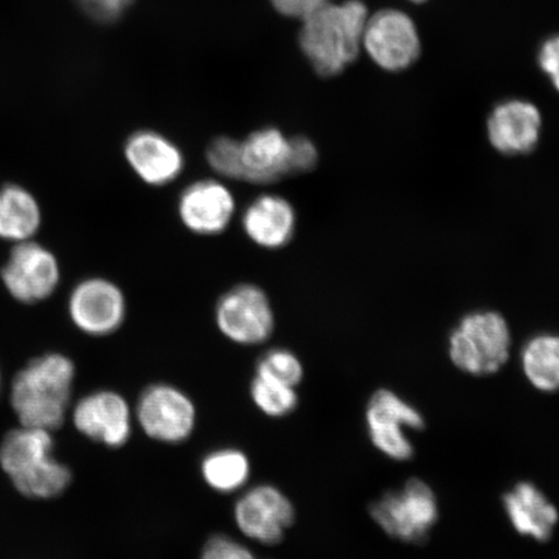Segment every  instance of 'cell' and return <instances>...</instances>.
Instances as JSON below:
<instances>
[{
    "instance_id": "cell-28",
    "label": "cell",
    "mask_w": 559,
    "mask_h": 559,
    "mask_svg": "<svg viewBox=\"0 0 559 559\" xmlns=\"http://www.w3.org/2000/svg\"><path fill=\"white\" fill-rule=\"evenodd\" d=\"M134 0H75L80 9L100 23H114Z\"/></svg>"
},
{
    "instance_id": "cell-8",
    "label": "cell",
    "mask_w": 559,
    "mask_h": 559,
    "mask_svg": "<svg viewBox=\"0 0 559 559\" xmlns=\"http://www.w3.org/2000/svg\"><path fill=\"white\" fill-rule=\"evenodd\" d=\"M68 312L76 330L91 337H107L123 326L129 312L128 298L114 280L87 277L70 292Z\"/></svg>"
},
{
    "instance_id": "cell-20",
    "label": "cell",
    "mask_w": 559,
    "mask_h": 559,
    "mask_svg": "<svg viewBox=\"0 0 559 559\" xmlns=\"http://www.w3.org/2000/svg\"><path fill=\"white\" fill-rule=\"evenodd\" d=\"M41 226V209L26 188H0V239L12 242L32 240Z\"/></svg>"
},
{
    "instance_id": "cell-26",
    "label": "cell",
    "mask_w": 559,
    "mask_h": 559,
    "mask_svg": "<svg viewBox=\"0 0 559 559\" xmlns=\"http://www.w3.org/2000/svg\"><path fill=\"white\" fill-rule=\"evenodd\" d=\"M200 559H260L248 545L228 535L216 534L205 543Z\"/></svg>"
},
{
    "instance_id": "cell-17",
    "label": "cell",
    "mask_w": 559,
    "mask_h": 559,
    "mask_svg": "<svg viewBox=\"0 0 559 559\" xmlns=\"http://www.w3.org/2000/svg\"><path fill=\"white\" fill-rule=\"evenodd\" d=\"M240 223L243 235L257 248L282 250L295 239L298 214L285 195L264 192L243 207Z\"/></svg>"
},
{
    "instance_id": "cell-27",
    "label": "cell",
    "mask_w": 559,
    "mask_h": 559,
    "mask_svg": "<svg viewBox=\"0 0 559 559\" xmlns=\"http://www.w3.org/2000/svg\"><path fill=\"white\" fill-rule=\"evenodd\" d=\"M320 159L318 145L305 135L292 136V177L317 169Z\"/></svg>"
},
{
    "instance_id": "cell-24",
    "label": "cell",
    "mask_w": 559,
    "mask_h": 559,
    "mask_svg": "<svg viewBox=\"0 0 559 559\" xmlns=\"http://www.w3.org/2000/svg\"><path fill=\"white\" fill-rule=\"evenodd\" d=\"M255 376L298 388L305 377L304 362L289 348H270L258 359Z\"/></svg>"
},
{
    "instance_id": "cell-12",
    "label": "cell",
    "mask_w": 559,
    "mask_h": 559,
    "mask_svg": "<svg viewBox=\"0 0 559 559\" xmlns=\"http://www.w3.org/2000/svg\"><path fill=\"white\" fill-rule=\"evenodd\" d=\"M362 45L377 66L393 73L414 64L421 51L414 20L400 10H382L368 19Z\"/></svg>"
},
{
    "instance_id": "cell-31",
    "label": "cell",
    "mask_w": 559,
    "mask_h": 559,
    "mask_svg": "<svg viewBox=\"0 0 559 559\" xmlns=\"http://www.w3.org/2000/svg\"><path fill=\"white\" fill-rule=\"evenodd\" d=\"M411 2L419 3V2H425V0H411Z\"/></svg>"
},
{
    "instance_id": "cell-23",
    "label": "cell",
    "mask_w": 559,
    "mask_h": 559,
    "mask_svg": "<svg viewBox=\"0 0 559 559\" xmlns=\"http://www.w3.org/2000/svg\"><path fill=\"white\" fill-rule=\"evenodd\" d=\"M250 397L257 409L270 418L292 415L299 403L297 388L255 374L250 383Z\"/></svg>"
},
{
    "instance_id": "cell-16",
    "label": "cell",
    "mask_w": 559,
    "mask_h": 559,
    "mask_svg": "<svg viewBox=\"0 0 559 559\" xmlns=\"http://www.w3.org/2000/svg\"><path fill=\"white\" fill-rule=\"evenodd\" d=\"M543 117L535 104L510 99L496 105L487 120V138L504 156H526L540 143Z\"/></svg>"
},
{
    "instance_id": "cell-7",
    "label": "cell",
    "mask_w": 559,
    "mask_h": 559,
    "mask_svg": "<svg viewBox=\"0 0 559 559\" xmlns=\"http://www.w3.org/2000/svg\"><path fill=\"white\" fill-rule=\"evenodd\" d=\"M234 522L247 539L277 545L296 522V507L289 496L274 485L245 489L234 506Z\"/></svg>"
},
{
    "instance_id": "cell-19",
    "label": "cell",
    "mask_w": 559,
    "mask_h": 559,
    "mask_svg": "<svg viewBox=\"0 0 559 559\" xmlns=\"http://www.w3.org/2000/svg\"><path fill=\"white\" fill-rule=\"evenodd\" d=\"M510 521L522 535L547 542L558 522L557 509L540 489L531 484H520L504 498Z\"/></svg>"
},
{
    "instance_id": "cell-6",
    "label": "cell",
    "mask_w": 559,
    "mask_h": 559,
    "mask_svg": "<svg viewBox=\"0 0 559 559\" xmlns=\"http://www.w3.org/2000/svg\"><path fill=\"white\" fill-rule=\"evenodd\" d=\"M135 423L146 437L163 444L186 443L198 426V408L186 391L153 383L138 397Z\"/></svg>"
},
{
    "instance_id": "cell-11",
    "label": "cell",
    "mask_w": 559,
    "mask_h": 559,
    "mask_svg": "<svg viewBox=\"0 0 559 559\" xmlns=\"http://www.w3.org/2000/svg\"><path fill=\"white\" fill-rule=\"evenodd\" d=\"M177 213L188 233L216 237L225 234L233 225L237 201L226 180L202 178L191 181L181 190Z\"/></svg>"
},
{
    "instance_id": "cell-22",
    "label": "cell",
    "mask_w": 559,
    "mask_h": 559,
    "mask_svg": "<svg viewBox=\"0 0 559 559\" xmlns=\"http://www.w3.org/2000/svg\"><path fill=\"white\" fill-rule=\"evenodd\" d=\"M522 367L536 389L554 393L559 390V335L539 334L522 349Z\"/></svg>"
},
{
    "instance_id": "cell-4",
    "label": "cell",
    "mask_w": 559,
    "mask_h": 559,
    "mask_svg": "<svg viewBox=\"0 0 559 559\" xmlns=\"http://www.w3.org/2000/svg\"><path fill=\"white\" fill-rule=\"evenodd\" d=\"M512 334L501 313H467L450 335L453 365L466 373L487 376L498 372L509 359Z\"/></svg>"
},
{
    "instance_id": "cell-18",
    "label": "cell",
    "mask_w": 559,
    "mask_h": 559,
    "mask_svg": "<svg viewBox=\"0 0 559 559\" xmlns=\"http://www.w3.org/2000/svg\"><path fill=\"white\" fill-rule=\"evenodd\" d=\"M242 181L269 186L292 177V136L275 126L240 139Z\"/></svg>"
},
{
    "instance_id": "cell-14",
    "label": "cell",
    "mask_w": 559,
    "mask_h": 559,
    "mask_svg": "<svg viewBox=\"0 0 559 559\" xmlns=\"http://www.w3.org/2000/svg\"><path fill=\"white\" fill-rule=\"evenodd\" d=\"M73 419L82 436L109 449L129 443L134 429V409L116 391L100 390L76 403Z\"/></svg>"
},
{
    "instance_id": "cell-5",
    "label": "cell",
    "mask_w": 559,
    "mask_h": 559,
    "mask_svg": "<svg viewBox=\"0 0 559 559\" xmlns=\"http://www.w3.org/2000/svg\"><path fill=\"white\" fill-rule=\"evenodd\" d=\"M214 321L219 333L239 346H260L276 330L272 300L260 285L240 283L230 286L216 300Z\"/></svg>"
},
{
    "instance_id": "cell-15",
    "label": "cell",
    "mask_w": 559,
    "mask_h": 559,
    "mask_svg": "<svg viewBox=\"0 0 559 559\" xmlns=\"http://www.w3.org/2000/svg\"><path fill=\"white\" fill-rule=\"evenodd\" d=\"M367 428L377 449L391 459L404 461L414 454L405 429H423L424 419L416 408L400 396L380 390L368 403Z\"/></svg>"
},
{
    "instance_id": "cell-25",
    "label": "cell",
    "mask_w": 559,
    "mask_h": 559,
    "mask_svg": "<svg viewBox=\"0 0 559 559\" xmlns=\"http://www.w3.org/2000/svg\"><path fill=\"white\" fill-rule=\"evenodd\" d=\"M205 159L216 178L242 181L240 139L215 136L206 146Z\"/></svg>"
},
{
    "instance_id": "cell-10",
    "label": "cell",
    "mask_w": 559,
    "mask_h": 559,
    "mask_svg": "<svg viewBox=\"0 0 559 559\" xmlns=\"http://www.w3.org/2000/svg\"><path fill=\"white\" fill-rule=\"evenodd\" d=\"M0 277L12 298L34 305L50 298L58 289L61 270L51 250L27 240L13 245Z\"/></svg>"
},
{
    "instance_id": "cell-30",
    "label": "cell",
    "mask_w": 559,
    "mask_h": 559,
    "mask_svg": "<svg viewBox=\"0 0 559 559\" xmlns=\"http://www.w3.org/2000/svg\"><path fill=\"white\" fill-rule=\"evenodd\" d=\"M331 0H272L275 9L289 17L305 19Z\"/></svg>"
},
{
    "instance_id": "cell-21",
    "label": "cell",
    "mask_w": 559,
    "mask_h": 559,
    "mask_svg": "<svg viewBox=\"0 0 559 559\" xmlns=\"http://www.w3.org/2000/svg\"><path fill=\"white\" fill-rule=\"evenodd\" d=\"M200 473L210 489L216 493L230 495L242 491L249 484L251 463L243 451L225 447L205 454Z\"/></svg>"
},
{
    "instance_id": "cell-3",
    "label": "cell",
    "mask_w": 559,
    "mask_h": 559,
    "mask_svg": "<svg viewBox=\"0 0 559 559\" xmlns=\"http://www.w3.org/2000/svg\"><path fill=\"white\" fill-rule=\"evenodd\" d=\"M52 450L51 431L23 426L3 439L0 465L27 498H58L70 486L72 472L53 459Z\"/></svg>"
},
{
    "instance_id": "cell-1",
    "label": "cell",
    "mask_w": 559,
    "mask_h": 559,
    "mask_svg": "<svg viewBox=\"0 0 559 559\" xmlns=\"http://www.w3.org/2000/svg\"><path fill=\"white\" fill-rule=\"evenodd\" d=\"M368 10L359 0L326 3L304 19L299 45L321 76H334L358 58Z\"/></svg>"
},
{
    "instance_id": "cell-9",
    "label": "cell",
    "mask_w": 559,
    "mask_h": 559,
    "mask_svg": "<svg viewBox=\"0 0 559 559\" xmlns=\"http://www.w3.org/2000/svg\"><path fill=\"white\" fill-rule=\"evenodd\" d=\"M373 520L390 536L407 543L424 542L438 519L436 495L421 480H409L370 508Z\"/></svg>"
},
{
    "instance_id": "cell-13",
    "label": "cell",
    "mask_w": 559,
    "mask_h": 559,
    "mask_svg": "<svg viewBox=\"0 0 559 559\" xmlns=\"http://www.w3.org/2000/svg\"><path fill=\"white\" fill-rule=\"evenodd\" d=\"M123 156L145 186L163 188L175 183L186 170L183 150L163 132L142 129L124 140Z\"/></svg>"
},
{
    "instance_id": "cell-29",
    "label": "cell",
    "mask_w": 559,
    "mask_h": 559,
    "mask_svg": "<svg viewBox=\"0 0 559 559\" xmlns=\"http://www.w3.org/2000/svg\"><path fill=\"white\" fill-rule=\"evenodd\" d=\"M539 66L559 93V35L544 41L539 52Z\"/></svg>"
},
{
    "instance_id": "cell-2",
    "label": "cell",
    "mask_w": 559,
    "mask_h": 559,
    "mask_svg": "<svg viewBox=\"0 0 559 559\" xmlns=\"http://www.w3.org/2000/svg\"><path fill=\"white\" fill-rule=\"evenodd\" d=\"M75 376L74 362L61 354L34 359L12 384V405L26 428L53 431L67 416Z\"/></svg>"
}]
</instances>
